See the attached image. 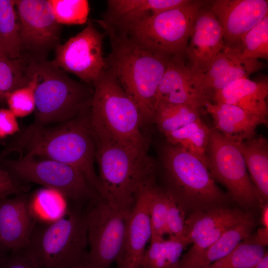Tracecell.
Here are the masks:
<instances>
[{"label":"cell","instance_id":"1","mask_svg":"<svg viewBox=\"0 0 268 268\" xmlns=\"http://www.w3.org/2000/svg\"><path fill=\"white\" fill-rule=\"evenodd\" d=\"M89 111L70 120L50 126L33 123L15 134L0 154L12 152L64 163L77 169L100 196L94 162L96 148L89 120Z\"/></svg>","mask_w":268,"mask_h":268},{"label":"cell","instance_id":"2","mask_svg":"<svg viewBox=\"0 0 268 268\" xmlns=\"http://www.w3.org/2000/svg\"><path fill=\"white\" fill-rule=\"evenodd\" d=\"M95 21L110 40L111 50L105 58L106 69L135 104L143 124L153 123L158 87L172 58L144 49L123 31L100 19Z\"/></svg>","mask_w":268,"mask_h":268},{"label":"cell","instance_id":"3","mask_svg":"<svg viewBox=\"0 0 268 268\" xmlns=\"http://www.w3.org/2000/svg\"><path fill=\"white\" fill-rule=\"evenodd\" d=\"M92 86L89 120L93 136L135 151H147L149 140L142 131L140 112L113 75L105 69Z\"/></svg>","mask_w":268,"mask_h":268},{"label":"cell","instance_id":"4","mask_svg":"<svg viewBox=\"0 0 268 268\" xmlns=\"http://www.w3.org/2000/svg\"><path fill=\"white\" fill-rule=\"evenodd\" d=\"M161 187L186 216L231 205L230 196L216 184L205 164L183 148L167 143L162 155Z\"/></svg>","mask_w":268,"mask_h":268},{"label":"cell","instance_id":"5","mask_svg":"<svg viewBox=\"0 0 268 268\" xmlns=\"http://www.w3.org/2000/svg\"><path fill=\"white\" fill-rule=\"evenodd\" d=\"M93 137L100 197L113 206L131 211L140 188L156 179L154 161L147 151H135Z\"/></svg>","mask_w":268,"mask_h":268},{"label":"cell","instance_id":"6","mask_svg":"<svg viewBox=\"0 0 268 268\" xmlns=\"http://www.w3.org/2000/svg\"><path fill=\"white\" fill-rule=\"evenodd\" d=\"M30 66L37 78L33 124H58L90 110L92 85L72 79L46 59H31Z\"/></svg>","mask_w":268,"mask_h":268},{"label":"cell","instance_id":"7","mask_svg":"<svg viewBox=\"0 0 268 268\" xmlns=\"http://www.w3.org/2000/svg\"><path fill=\"white\" fill-rule=\"evenodd\" d=\"M85 207L68 202L60 218L50 222L38 221L23 250L40 268H67L87 256Z\"/></svg>","mask_w":268,"mask_h":268},{"label":"cell","instance_id":"8","mask_svg":"<svg viewBox=\"0 0 268 268\" xmlns=\"http://www.w3.org/2000/svg\"><path fill=\"white\" fill-rule=\"evenodd\" d=\"M207 2L188 0L177 7L130 26L115 28L144 49L169 58L184 60L197 16Z\"/></svg>","mask_w":268,"mask_h":268},{"label":"cell","instance_id":"9","mask_svg":"<svg viewBox=\"0 0 268 268\" xmlns=\"http://www.w3.org/2000/svg\"><path fill=\"white\" fill-rule=\"evenodd\" d=\"M0 168L21 184L33 183L57 191L69 203L85 207L101 198L77 169L54 160L32 156L14 160L0 158Z\"/></svg>","mask_w":268,"mask_h":268},{"label":"cell","instance_id":"10","mask_svg":"<svg viewBox=\"0 0 268 268\" xmlns=\"http://www.w3.org/2000/svg\"><path fill=\"white\" fill-rule=\"evenodd\" d=\"M206 157L211 177L227 189L233 202L246 210L261 209L265 202L250 178L236 143L211 129Z\"/></svg>","mask_w":268,"mask_h":268},{"label":"cell","instance_id":"11","mask_svg":"<svg viewBox=\"0 0 268 268\" xmlns=\"http://www.w3.org/2000/svg\"><path fill=\"white\" fill-rule=\"evenodd\" d=\"M85 212L90 247L88 264L91 268H110L124 252L130 211L98 198L85 206Z\"/></svg>","mask_w":268,"mask_h":268},{"label":"cell","instance_id":"12","mask_svg":"<svg viewBox=\"0 0 268 268\" xmlns=\"http://www.w3.org/2000/svg\"><path fill=\"white\" fill-rule=\"evenodd\" d=\"M22 55L46 59L48 53L60 45L61 26L49 0H16Z\"/></svg>","mask_w":268,"mask_h":268},{"label":"cell","instance_id":"13","mask_svg":"<svg viewBox=\"0 0 268 268\" xmlns=\"http://www.w3.org/2000/svg\"><path fill=\"white\" fill-rule=\"evenodd\" d=\"M105 35L88 19L82 31L57 47L55 58L50 62L65 72L75 74L81 81L92 85L96 78L106 69L103 52V40Z\"/></svg>","mask_w":268,"mask_h":268},{"label":"cell","instance_id":"14","mask_svg":"<svg viewBox=\"0 0 268 268\" xmlns=\"http://www.w3.org/2000/svg\"><path fill=\"white\" fill-rule=\"evenodd\" d=\"M254 215L255 211L230 205L187 216L185 238L192 245L182 256L176 268H192L204 251L225 231Z\"/></svg>","mask_w":268,"mask_h":268},{"label":"cell","instance_id":"15","mask_svg":"<svg viewBox=\"0 0 268 268\" xmlns=\"http://www.w3.org/2000/svg\"><path fill=\"white\" fill-rule=\"evenodd\" d=\"M201 75L191 70L184 60L171 58L158 87L156 107L160 103H170L187 105L200 110L205 108L209 102Z\"/></svg>","mask_w":268,"mask_h":268},{"label":"cell","instance_id":"16","mask_svg":"<svg viewBox=\"0 0 268 268\" xmlns=\"http://www.w3.org/2000/svg\"><path fill=\"white\" fill-rule=\"evenodd\" d=\"M210 6L222 29L224 45L239 49L244 35L268 15L267 0H215Z\"/></svg>","mask_w":268,"mask_h":268},{"label":"cell","instance_id":"17","mask_svg":"<svg viewBox=\"0 0 268 268\" xmlns=\"http://www.w3.org/2000/svg\"><path fill=\"white\" fill-rule=\"evenodd\" d=\"M210 3L207 1L198 13L186 51L187 66L201 74L224 45L223 30Z\"/></svg>","mask_w":268,"mask_h":268},{"label":"cell","instance_id":"18","mask_svg":"<svg viewBox=\"0 0 268 268\" xmlns=\"http://www.w3.org/2000/svg\"><path fill=\"white\" fill-rule=\"evenodd\" d=\"M37 222L30 195L0 199V240L10 251L28 246Z\"/></svg>","mask_w":268,"mask_h":268},{"label":"cell","instance_id":"19","mask_svg":"<svg viewBox=\"0 0 268 268\" xmlns=\"http://www.w3.org/2000/svg\"><path fill=\"white\" fill-rule=\"evenodd\" d=\"M265 67L258 60L242 58L238 48L223 45L201 78L205 95L210 102L216 91L237 79L249 78Z\"/></svg>","mask_w":268,"mask_h":268},{"label":"cell","instance_id":"20","mask_svg":"<svg viewBox=\"0 0 268 268\" xmlns=\"http://www.w3.org/2000/svg\"><path fill=\"white\" fill-rule=\"evenodd\" d=\"M146 184L140 188L130 212L125 246L116 262L117 268H139L146 245L150 241L152 232Z\"/></svg>","mask_w":268,"mask_h":268},{"label":"cell","instance_id":"21","mask_svg":"<svg viewBox=\"0 0 268 268\" xmlns=\"http://www.w3.org/2000/svg\"><path fill=\"white\" fill-rule=\"evenodd\" d=\"M205 108L212 118L214 129L236 143L256 137L257 127L267 122L258 116L233 105L208 102Z\"/></svg>","mask_w":268,"mask_h":268},{"label":"cell","instance_id":"22","mask_svg":"<svg viewBox=\"0 0 268 268\" xmlns=\"http://www.w3.org/2000/svg\"><path fill=\"white\" fill-rule=\"evenodd\" d=\"M188 0H108L100 20L119 29L136 24L152 15L177 7Z\"/></svg>","mask_w":268,"mask_h":268},{"label":"cell","instance_id":"23","mask_svg":"<svg viewBox=\"0 0 268 268\" xmlns=\"http://www.w3.org/2000/svg\"><path fill=\"white\" fill-rule=\"evenodd\" d=\"M268 80L255 81L249 78L237 79L215 92L210 102L240 107L267 121Z\"/></svg>","mask_w":268,"mask_h":268},{"label":"cell","instance_id":"24","mask_svg":"<svg viewBox=\"0 0 268 268\" xmlns=\"http://www.w3.org/2000/svg\"><path fill=\"white\" fill-rule=\"evenodd\" d=\"M250 178L265 203L268 200V141L263 136L236 143Z\"/></svg>","mask_w":268,"mask_h":268},{"label":"cell","instance_id":"25","mask_svg":"<svg viewBox=\"0 0 268 268\" xmlns=\"http://www.w3.org/2000/svg\"><path fill=\"white\" fill-rule=\"evenodd\" d=\"M257 223L255 215L228 229L208 247L192 268H205L229 254L240 242L254 232Z\"/></svg>","mask_w":268,"mask_h":268},{"label":"cell","instance_id":"26","mask_svg":"<svg viewBox=\"0 0 268 268\" xmlns=\"http://www.w3.org/2000/svg\"><path fill=\"white\" fill-rule=\"evenodd\" d=\"M210 129L199 118L164 135L167 143L184 149L207 166L206 151Z\"/></svg>","mask_w":268,"mask_h":268},{"label":"cell","instance_id":"27","mask_svg":"<svg viewBox=\"0 0 268 268\" xmlns=\"http://www.w3.org/2000/svg\"><path fill=\"white\" fill-rule=\"evenodd\" d=\"M150 242L139 268H176L183 251L189 245L185 237L169 236L167 239Z\"/></svg>","mask_w":268,"mask_h":268},{"label":"cell","instance_id":"28","mask_svg":"<svg viewBox=\"0 0 268 268\" xmlns=\"http://www.w3.org/2000/svg\"><path fill=\"white\" fill-rule=\"evenodd\" d=\"M0 47L12 59L23 57L15 2L0 0Z\"/></svg>","mask_w":268,"mask_h":268},{"label":"cell","instance_id":"29","mask_svg":"<svg viewBox=\"0 0 268 268\" xmlns=\"http://www.w3.org/2000/svg\"><path fill=\"white\" fill-rule=\"evenodd\" d=\"M32 77L29 58L12 59L0 56V100L5 101L10 93L27 85Z\"/></svg>","mask_w":268,"mask_h":268},{"label":"cell","instance_id":"30","mask_svg":"<svg viewBox=\"0 0 268 268\" xmlns=\"http://www.w3.org/2000/svg\"><path fill=\"white\" fill-rule=\"evenodd\" d=\"M201 110L184 104L160 103L153 119L163 134L172 132L200 118Z\"/></svg>","mask_w":268,"mask_h":268},{"label":"cell","instance_id":"31","mask_svg":"<svg viewBox=\"0 0 268 268\" xmlns=\"http://www.w3.org/2000/svg\"><path fill=\"white\" fill-rule=\"evenodd\" d=\"M265 247L256 241L252 233L229 254L205 268H249L267 252Z\"/></svg>","mask_w":268,"mask_h":268},{"label":"cell","instance_id":"32","mask_svg":"<svg viewBox=\"0 0 268 268\" xmlns=\"http://www.w3.org/2000/svg\"><path fill=\"white\" fill-rule=\"evenodd\" d=\"M32 209L38 221L50 222L60 218L66 211L68 202L55 190L42 188L30 195Z\"/></svg>","mask_w":268,"mask_h":268},{"label":"cell","instance_id":"33","mask_svg":"<svg viewBox=\"0 0 268 268\" xmlns=\"http://www.w3.org/2000/svg\"><path fill=\"white\" fill-rule=\"evenodd\" d=\"M151 226L150 241L161 240L168 235L167 195L154 179L146 185Z\"/></svg>","mask_w":268,"mask_h":268},{"label":"cell","instance_id":"34","mask_svg":"<svg viewBox=\"0 0 268 268\" xmlns=\"http://www.w3.org/2000/svg\"><path fill=\"white\" fill-rule=\"evenodd\" d=\"M244 59H268V15L243 37L240 48Z\"/></svg>","mask_w":268,"mask_h":268},{"label":"cell","instance_id":"35","mask_svg":"<svg viewBox=\"0 0 268 268\" xmlns=\"http://www.w3.org/2000/svg\"><path fill=\"white\" fill-rule=\"evenodd\" d=\"M60 24H82L88 20L90 8L86 0H49Z\"/></svg>","mask_w":268,"mask_h":268},{"label":"cell","instance_id":"36","mask_svg":"<svg viewBox=\"0 0 268 268\" xmlns=\"http://www.w3.org/2000/svg\"><path fill=\"white\" fill-rule=\"evenodd\" d=\"M31 70L32 77L30 83L10 93L5 99L8 109L17 118L27 116L33 112L35 109L34 92L37 78L31 68Z\"/></svg>","mask_w":268,"mask_h":268},{"label":"cell","instance_id":"37","mask_svg":"<svg viewBox=\"0 0 268 268\" xmlns=\"http://www.w3.org/2000/svg\"><path fill=\"white\" fill-rule=\"evenodd\" d=\"M167 195L168 235L169 236L177 238L185 237V221L187 216L173 200L167 194Z\"/></svg>","mask_w":268,"mask_h":268},{"label":"cell","instance_id":"38","mask_svg":"<svg viewBox=\"0 0 268 268\" xmlns=\"http://www.w3.org/2000/svg\"><path fill=\"white\" fill-rule=\"evenodd\" d=\"M0 268H40L36 262L23 249L11 251Z\"/></svg>","mask_w":268,"mask_h":268},{"label":"cell","instance_id":"39","mask_svg":"<svg viewBox=\"0 0 268 268\" xmlns=\"http://www.w3.org/2000/svg\"><path fill=\"white\" fill-rule=\"evenodd\" d=\"M27 186L18 182L7 171L0 168V199L25 194Z\"/></svg>","mask_w":268,"mask_h":268},{"label":"cell","instance_id":"40","mask_svg":"<svg viewBox=\"0 0 268 268\" xmlns=\"http://www.w3.org/2000/svg\"><path fill=\"white\" fill-rule=\"evenodd\" d=\"M20 129L17 117L8 109H0V139L17 134Z\"/></svg>","mask_w":268,"mask_h":268},{"label":"cell","instance_id":"41","mask_svg":"<svg viewBox=\"0 0 268 268\" xmlns=\"http://www.w3.org/2000/svg\"><path fill=\"white\" fill-rule=\"evenodd\" d=\"M256 241L261 245L266 247L268 244V228L260 227L255 233H253Z\"/></svg>","mask_w":268,"mask_h":268},{"label":"cell","instance_id":"42","mask_svg":"<svg viewBox=\"0 0 268 268\" xmlns=\"http://www.w3.org/2000/svg\"><path fill=\"white\" fill-rule=\"evenodd\" d=\"M260 209V222L262 227L268 228V202L263 204Z\"/></svg>","mask_w":268,"mask_h":268},{"label":"cell","instance_id":"43","mask_svg":"<svg viewBox=\"0 0 268 268\" xmlns=\"http://www.w3.org/2000/svg\"><path fill=\"white\" fill-rule=\"evenodd\" d=\"M249 268H268V252L260 260Z\"/></svg>","mask_w":268,"mask_h":268},{"label":"cell","instance_id":"44","mask_svg":"<svg viewBox=\"0 0 268 268\" xmlns=\"http://www.w3.org/2000/svg\"><path fill=\"white\" fill-rule=\"evenodd\" d=\"M67 268H91L87 260V256L84 259L75 263Z\"/></svg>","mask_w":268,"mask_h":268},{"label":"cell","instance_id":"45","mask_svg":"<svg viewBox=\"0 0 268 268\" xmlns=\"http://www.w3.org/2000/svg\"><path fill=\"white\" fill-rule=\"evenodd\" d=\"M9 252L10 251L2 244L0 240V268Z\"/></svg>","mask_w":268,"mask_h":268},{"label":"cell","instance_id":"46","mask_svg":"<svg viewBox=\"0 0 268 268\" xmlns=\"http://www.w3.org/2000/svg\"><path fill=\"white\" fill-rule=\"evenodd\" d=\"M6 56V55H5L4 52L3 51L1 47H0V56Z\"/></svg>","mask_w":268,"mask_h":268},{"label":"cell","instance_id":"47","mask_svg":"<svg viewBox=\"0 0 268 268\" xmlns=\"http://www.w3.org/2000/svg\"></svg>","mask_w":268,"mask_h":268}]
</instances>
